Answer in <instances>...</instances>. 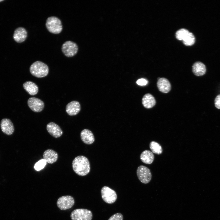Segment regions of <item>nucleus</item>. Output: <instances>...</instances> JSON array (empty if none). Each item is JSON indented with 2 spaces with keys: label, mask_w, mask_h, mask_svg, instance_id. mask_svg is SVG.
Segmentation results:
<instances>
[{
  "label": "nucleus",
  "mask_w": 220,
  "mask_h": 220,
  "mask_svg": "<svg viewBox=\"0 0 220 220\" xmlns=\"http://www.w3.org/2000/svg\"><path fill=\"white\" fill-rule=\"evenodd\" d=\"M61 50L65 56L71 57L74 56L77 53L78 47L75 43L71 41H68L63 44Z\"/></svg>",
  "instance_id": "obj_5"
},
{
  "label": "nucleus",
  "mask_w": 220,
  "mask_h": 220,
  "mask_svg": "<svg viewBox=\"0 0 220 220\" xmlns=\"http://www.w3.org/2000/svg\"><path fill=\"white\" fill-rule=\"evenodd\" d=\"M137 84L140 86H145L146 85L148 82L146 79L141 78L138 79L136 82Z\"/></svg>",
  "instance_id": "obj_26"
},
{
  "label": "nucleus",
  "mask_w": 220,
  "mask_h": 220,
  "mask_svg": "<svg viewBox=\"0 0 220 220\" xmlns=\"http://www.w3.org/2000/svg\"><path fill=\"white\" fill-rule=\"evenodd\" d=\"M81 110V106L79 102L73 101L69 103L66 107V111L70 116H75Z\"/></svg>",
  "instance_id": "obj_12"
},
{
  "label": "nucleus",
  "mask_w": 220,
  "mask_h": 220,
  "mask_svg": "<svg viewBox=\"0 0 220 220\" xmlns=\"http://www.w3.org/2000/svg\"><path fill=\"white\" fill-rule=\"evenodd\" d=\"M140 159L143 163L147 164H151L153 161L154 156L152 151L146 150L141 153Z\"/></svg>",
  "instance_id": "obj_20"
},
{
  "label": "nucleus",
  "mask_w": 220,
  "mask_h": 220,
  "mask_svg": "<svg viewBox=\"0 0 220 220\" xmlns=\"http://www.w3.org/2000/svg\"><path fill=\"white\" fill-rule=\"evenodd\" d=\"M29 70L32 75L39 78L46 76L49 72L47 65L40 61H37L32 63L30 67Z\"/></svg>",
  "instance_id": "obj_2"
},
{
  "label": "nucleus",
  "mask_w": 220,
  "mask_h": 220,
  "mask_svg": "<svg viewBox=\"0 0 220 220\" xmlns=\"http://www.w3.org/2000/svg\"><path fill=\"white\" fill-rule=\"evenodd\" d=\"M46 128L48 132L55 138L60 137L63 133L60 127L53 122L48 123L46 125Z\"/></svg>",
  "instance_id": "obj_10"
},
{
  "label": "nucleus",
  "mask_w": 220,
  "mask_h": 220,
  "mask_svg": "<svg viewBox=\"0 0 220 220\" xmlns=\"http://www.w3.org/2000/svg\"><path fill=\"white\" fill-rule=\"evenodd\" d=\"M0 127L2 132L7 135L12 134L14 130L13 123L8 119H3L1 120Z\"/></svg>",
  "instance_id": "obj_11"
},
{
  "label": "nucleus",
  "mask_w": 220,
  "mask_h": 220,
  "mask_svg": "<svg viewBox=\"0 0 220 220\" xmlns=\"http://www.w3.org/2000/svg\"><path fill=\"white\" fill-rule=\"evenodd\" d=\"M215 105L217 108L220 109V94L218 95L215 97Z\"/></svg>",
  "instance_id": "obj_27"
},
{
  "label": "nucleus",
  "mask_w": 220,
  "mask_h": 220,
  "mask_svg": "<svg viewBox=\"0 0 220 220\" xmlns=\"http://www.w3.org/2000/svg\"><path fill=\"white\" fill-rule=\"evenodd\" d=\"M72 167L74 171L81 176L86 175L90 170V162L87 158L83 156H78L74 158Z\"/></svg>",
  "instance_id": "obj_1"
},
{
  "label": "nucleus",
  "mask_w": 220,
  "mask_h": 220,
  "mask_svg": "<svg viewBox=\"0 0 220 220\" xmlns=\"http://www.w3.org/2000/svg\"><path fill=\"white\" fill-rule=\"evenodd\" d=\"M75 200L73 198L70 196H61L57 200V204L58 207L61 210H65L71 208L74 205Z\"/></svg>",
  "instance_id": "obj_8"
},
{
  "label": "nucleus",
  "mask_w": 220,
  "mask_h": 220,
  "mask_svg": "<svg viewBox=\"0 0 220 220\" xmlns=\"http://www.w3.org/2000/svg\"><path fill=\"white\" fill-rule=\"evenodd\" d=\"M195 42V38L194 35L190 32L183 40V43L186 46H192Z\"/></svg>",
  "instance_id": "obj_22"
},
{
  "label": "nucleus",
  "mask_w": 220,
  "mask_h": 220,
  "mask_svg": "<svg viewBox=\"0 0 220 220\" xmlns=\"http://www.w3.org/2000/svg\"><path fill=\"white\" fill-rule=\"evenodd\" d=\"M46 26L48 31L54 34H59L63 29L61 20L58 17L54 16H50L47 18Z\"/></svg>",
  "instance_id": "obj_3"
},
{
  "label": "nucleus",
  "mask_w": 220,
  "mask_h": 220,
  "mask_svg": "<svg viewBox=\"0 0 220 220\" xmlns=\"http://www.w3.org/2000/svg\"><path fill=\"white\" fill-rule=\"evenodd\" d=\"M43 157V159L45 160L47 163L52 164L57 160L58 155L55 151L51 149H48L44 152Z\"/></svg>",
  "instance_id": "obj_15"
},
{
  "label": "nucleus",
  "mask_w": 220,
  "mask_h": 220,
  "mask_svg": "<svg viewBox=\"0 0 220 220\" xmlns=\"http://www.w3.org/2000/svg\"><path fill=\"white\" fill-rule=\"evenodd\" d=\"M25 90L30 95H35L38 91V86L34 82L31 81H26L23 84Z\"/></svg>",
  "instance_id": "obj_19"
},
{
  "label": "nucleus",
  "mask_w": 220,
  "mask_h": 220,
  "mask_svg": "<svg viewBox=\"0 0 220 220\" xmlns=\"http://www.w3.org/2000/svg\"><path fill=\"white\" fill-rule=\"evenodd\" d=\"M142 104L144 107L146 108H151L153 107L156 104V101L152 95L148 93L143 96L142 99Z\"/></svg>",
  "instance_id": "obj_17"
},
{
  "label": "nucleus",
  "mask_w": 220,
  "mask_h": 220,
  "mask_svg": "<svg viewBox=\"0 0 220 220\" xmlns=\"http://www.w3.org/2000/svg\"><path fill=\"white\" fill-rule=\"evenodd\" d=\"M206 71L205 65L201 62H196L192 66V72L197 76H201L204 75Z\"/></svg>",
  "instance_id": "obj_18"
},
{
  "label": "nucleus",
  "mask_w": 220,
  "mask_h": 220,
  "mask_svg": "<svg viewBox=\"0 0 220 220\" xmlns=\"http://www.w3.org/2000/svg\"><path fill=\"white\" fill-rule=\"evenodd\" d=\"M46 163L44 159H41L35 163L34 166V169L37 171H39L45 167Z\"/></svg>",
  "instance_id": "obj_24"
},
{
  "label": "nucleus",
  "mask_w": 220,
  "mask_h": 220,
  "mask_svg": "<svg viewBox=\"0 0 220 220\" xmlns=\"http://www.w3.org/2000/svg\"><path fill=\"white\" fill-rule=\"evenodd\" d=\"M149 148L152 153L158 155H160L162 153L163 149L162 146L156 141H151L149 144Z\"/></svg>",
  "instance_id": "obj_21"
},
{
  "label": "nucleus",
  "mask_w": 220,
  "mask_h": 220,
  "mask_svg": "<svg viewBox=\"0 0 220 220\" xmlns=\"http://www.w3.org/2000/svg\"><path fill=\"white\" fill-rule=\"evenodd\" d=\"M27 103L29 108L35 112H41L44 107V102L41 100L35 97L29 98Z\"/></svg>",
  "instance_id": "obj_9"
},
{
  "label": "nucleus",
  "mask_w": 220,
  "mask_h": 220,
  "mask_svg": "<svg viewBox=\"0 0 220 220\" xmlns=\"http://www.w3.org/2000/svg\"><path fill=\"white\" fill-rule=\"evenodd\" d=\"M101 193L103 200L108 204H112L117 199V195L116 192L108 187H103L101 190Z\"/></svg>",
  "instance_id": "obj_6"
},
{
  "label": "nucleus",
  "mask_w": 220,
  "mask_h": 220,
  "mask_svg": "<svg viewBox=\"0 0 220 220\" xmlns=\"http://www.w3.org/2000/svg\"><path fill=\"white\" fill-rule=\"evenodd\" d=\"M189 32L188 30L185 28L180 29L176 33V37L179 40L183 41Z\"/></svg>",
  "instance_id": "obj_23"
},
{
  "label": "nucleus",
  "mask_w": 220,
  "mask_h": 220,
  "mask_svg": "<svg viewBox=\"0 0 220 220\" xmlns=\"http://www.w3.org/2000/svg\"><path fill=\"white\" fill-rule=\"evenodd\" d=\"M27 36V32L24 28L20 27L17 28L14 31L13 38L17 42H23L26 39Z\"/></svg>",
  "instance_id": "obj_14"
},
{
  "label": "nucleus",
  "mask_w": 220,
  "mask_h": 220,
  "mask_svg": "<svg viewBox=\"0 0 220 220\" xmlns=\"http://www.w3.org/2000/svg\"><path fill=\"white\" fill-rule=\"evenodd\" d=\"M157 86L159 90L164 93H168L171 89L170 82L165 78H160L157 82Z\"/></svg>",
  "instance_id": "obj_13"
},
{
  "label": "nucleus",
  "mask_w": 220,
  "mask_h": 220,
  "mask_svg": "<svg viewBox=\"0 0 220 220\" xmlns=\"http://www.w3.org/2000/svg\"><path fill=\"white\" fill-rule=\"evenodd\" d=\"M93 215L92 212L85 209H77L71 213L70 217L72 220H91Z\"/></svg>",
  "instance_id": "obj_4"
},
{
  "label": "nucleus",
  "mask_w": 220,
  "mask_h": 220,
  "mask_svg": "<svg viewBox=\"0 0 220 220\" xmlns=\"http://www.w3.org/2000/svg\"><path fill=\"white\" fill-rule=\"evenodd\" d=\"M80 137L82 141L85 144L90 145L95 140L94 136L92 132L87 129L82 130L80 133Z\"/></svg>",
  "instance_id": "obj_16"
},
{
  "label": "nucleus",
  "mask_w": 220,
  "mask_h": 220,
  "mask_svg": "<svg viewBox=\"0 0 220 220\" xmlns=\"http://www.w3.org/2000/svg\"><path fill=\"white\" fill-rule=\"evenodd\" d=\"M3 1V0H0V2H2V1Z\"/></svg>",
  "instance_id": "obj_28"
},
{
  "label": "nucleus",
  "mask_w": 220,
  "mask_h": 220,
  "mask_svg": "<svg viewBox=\"0 0 220 220\" xmlns=\"http://www.w3.org/2000/svg\"><path fill=\"white\" fill-rule=\"evenodd\" d=\"M137 174L139 180L143 183H148L151 179L152 174L150 169L144 166L141 165L138 167Z\"/></svg>",
  "instance_id": "obj_7"
},
{
  "label": "nucleus",
  "mask_w": 220,
  "mask_h": 220,
  "mask_svg": "<svg viewBox=\"0 0 220 220\" xmlns=\"http://www.w3.org/2000/svg\"><path fill=\"white\" fill-rule=\"evenodd\" d=\"M122 215L119 213H116L112 216L108 220H123Z\"/></svg>",
  "instance_id": "obj_25"
}]
</instances>
